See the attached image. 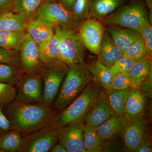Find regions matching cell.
I'll return each mask as SVG.
<instances>
[{"label":"cell","instance_id":"28","mask_svg":"<svg viewBox=\"0 0 152 152\" xmlns=\"http://www.w3.org/2000/svg\"><path fill=\"white\" fill-rule=\"evenodd\" d=\"M39 57L42 63L57 59L62 61L59 42L55 34L51 40L48 44L39 47Z\"/></svg>","mask_w":152,"mask_h":152},{"label":"cell","instance_id":"1","mask_svg":"<svg viewBox=\"0 0 152 152\" xmlns=\"http://www.w3.org/2000/svg\"><path fill=\"white\" fill-rule=\"evenodd\" d=\"M12 129L25 136L50 126L56 112L43 103L14 101L3 109Z\"/></svg>","mask_w":152,"mask_h":152},{"label":"cell","instance_id":"13","mask_svg":"<svg viewBox=\"0 0 152 152\" xmlns=\"http://www.w3.org/2000/svg\"><path fill=\"white\" fill-rule=\"evenodd\" d=\"M114 115L106 99L104 90H102L87 113L84 124L89 126L97 127Z\"/></svg>","mask_w":152,"mask_h":152},{"label":"cell","instance_id":"17","mask_svg":"<svg viewBox=\"0 0 152 152\" xmlns=\"http://www.w3.org/2000/svg\"><path fill=\"white\" fill-rule=\"evenodd\" d=\"M146 106L145 96L140 88L131 89L123 115L127 121L143 115Z\"/></svg>","mask_w":152,"mask_h":152},{"label":"cell","instance_id":"26","mask_svg":"<svg viewBox=\"0 0 152 152\" xmlns=\"http://www.w3.org/2000/svg\"><path fill=\"white\" fill-rule=\"evenodd\" d=\"M45 0H14L12 12L21 14L29 20L37 18L38 11Z\"/></svg>","mask_w":152,"mask_h":152},{"label":"cell","instance_id":"39","mask_svg":"<svg viewBox=\"0 0 152 152\" xmlns=\"http://www.w3.org/2000/svg\"><path fill=\"white\" fill-rule=\"evenodd\" d=\"M14 0H0V15L12 11Z\"/></svg>","mask_w":152,"mask_h":152},{"label":"cell","instance_id":"16","mask_svg":"<svg viewBox=\"0 0 152 152\" xmlns=\"http://www.w3.org/2000/svg\"><path fill=\"white\" fill-rule=\"evenodd\" d=\"M26 32L38 46H42L51 40L54 35L55 26L43 20L34 19L29 21Z\"/></svg>","mask_w":152,"mask_h":152},{"label":"cell","instance_id":"19","mask_svg":"<svg viewBox=\"0 0 152 152\" xmlns=\"http://www.w3.org/2000/svg\"><path fill=\"white\" fill-rule=\"evenodd\" d=\"M114 42L123 53L135 42L142 39L140 33L133 29L109 26L105 28Z\"/></svg>","mask_w":152,"mask_h":152},{"label":"cell","instance_id":"4","mask_svg":"<svg viewBox=\"0 0 152 152\" xmlns=\"http://www.w3.org/2000/svg\"><path fill=\"white\" fill-rule=\"evenodd\" d=\"M147 9L144 0H129L100 21L104 25L130 28L139 32L142 24L148 20Z\"/></svg>","mask_w":152,"mask_h":152},{"label":"cell","instance_id":"36","mask_svg":"<svg viewBox=\"0 0 152 152\" xmlns=\"http://www.w3.org/2000/svg\"><path fill=\"white\" fill-rule=\"evenodd\" d=\"M0 64L21 66L20 52L0 47Z\"/></svg>","mask_w":152,"mask_h":152},{"label":"cell","instance_id":"29","mask_svg":"<svg viewBox=\"0 0 152 152\" xmlns=\"http://www.w3.org/2000/svg\"><path fill=\"white\" fill-rule=\"evenodd\" d=\"M23 137L20 132L12 129L0 135V149L4 152H18Z\"/></svg>","mask_w":152,"mask_h":152},{"label":"cell","instance_id":"41","mask_svg":"<svg viewBox=\"0 0 152 152\" xmlns=\"http://www.w3.org/2000/svg\"><path fill=\"white\" fill-rule=\"evenodd\" d=\"M50 152H68L65 148L61 144H56L53 147Z\"/></svg>","mask_w":152,"mask_h":152},{"label":"cell","instance_id":"15","mask_svg":"<svg viewBox=\"0 0 152 152\" xmlns=\"http://www.w3.org/2000/svg\"><path fill=\"white\" fill-rule=\"evenodd\" d=\"M127 122L123 115H114L96 127L97 131L104 141L108 143L122 135Z\"/></svg>","mask_w":152,"mask_h":152},{"label":"cell","instance_id":"32","mask_svg":"<svg viewBox=\"0 0 152 152\" xmlns=\"http://www.w3.org/2000/svg\"><path fill=\"white\" fill-rule=\"evenodd\" d=\"M150 56L142 38L135 42L123 53V57L130 58L135 61Z\"/></svg>","mask_w":152,"mask_h":152},{"label":"cell","instance_id":"10","mask_svg":"<svg viewBox=\"0 0 152 152\" xmlns=\"http://www.w3.org/2000/svg\"><path fill=\"white\" fill-rule=\"evenodd\" d=\"M105 31V28L100 21L88 18L80 23L78 32L86 48L98 55Z\"/></svg>","mask_w":152,"mask_h":152},{"label":"cell","instance_id":"11","mask_svg":"<svg viewBox=\"0 0 152 152\" xmlns=\"http://www.w3.org/2000/svg\"><path fill=\"white\" fill-rule=\"evenodd\" d=\"M148 124L143 115L128 121L123 132L125 146L130 152H136L147 140Z\"/></svg>","mask_w":152,"mask_h":152},{"label":"cell","instance_id":"5","mask_svg":"<svg viewBox=\"0 0 152 152\" xmlns=\"http://www.w3.org/2000/svg\"><path fill=\"white\" fill-rule=\"evenodd\" d=\"M69 66L59 60L42 63L39 70L43 81V103L51 107L56 97Z\"/></svg>","mask_w":152,"mask_h":152},{"label":"cell","instance_id":"24","mask_svg":"<svg viewBox=\"0 0 152 152\" xmlns=\"http://www.w3.org/2000/svg\"><path fill=\"white\" fill-rule=\"evenodd\" d=\"M130 90H104L108 103L115 115H123Z\"/></svg>","mask_w":152,"mask_h":152},{"label":"cell","instance_id":"31","mask_svg":"<svg viewBox=\"0 0 152 152\" xmlns=\"http://www.w3.org/2000/svg\"><path fill=\"white\" fill-rule=\"evenodd\" d=\"M141 84L129 75L117 73L113 76L112 80V89L123 90L140 88Z\"/></svg>","mask_w":152,"mask_h":152},{"label":"cell","instance_id":"35","mask_svg":"<svg viewBox=\"0 0 152 152\" xmlns=\"http://www.w3.org/2000/svg\"><path fill=\"white\" fill-rule=\"evenodd\" d=\"M136 61L130 58L122 57L110 67L113 75L117 73L128 75Z\"/></svg>","mask_w":152,"mask_h":152},{"label":"cell","instance_id":"12","mask_svg":"<svg viewBox=\"0 0 152 152\" xmlns=\"http://www.w3.org/2000/svg\"><path fill=\"white\" fill-rule=\"evenodd\" d=\"M84 121L72 123L58 130V140L68 152H87L83 140Z\"/></svg>","mask_w":152,"mask_h":152},{"label":"cell","instance_id":"33","mask_svg":"<svg viewBox=\"0 0 152 152\" xmlns=\"http://www.w3.org/2000/svg\"><path fill=\"white\" fill-rule=\"evenodd\" d=\"M16 88L14 85L0 82V108H4L15 100Z\"/></svg>","mask_w":152,"mask_h":152},{"label":"cell","instance_id":"44","mask_svg":"<svg viewBox=\"0 0 152 152\" xmlns=\"http://www.w3.org/2000/svg\"><path fill=\"white\" fill-rule=\"evenodd\" d=\"M0 152H4V151H2V150H1V149H0Z\"/></svg>","mask_w":152,"mask_h":152},{"label":"cell","instance_id":"40","mask_svg":"<svg viewBox=\"0 0 152 152\" xmlns=\"http://www.w3.org/2000/svg\"><path fill=\"white\" fill-rule=\"evenodd\" d=\"M152 148L149 142L141 146L136 151V152H151Z\"/></svg>","mask_w":152,"mask_h":152},{"label":"cell","instance_id":"6","mask_svg":"<svg viewBox=\"0 0 152 152\" xmlns=\"http://www.w3.org/2000/svg\"><path fill=\"white\" fill-rule=\"evenodd\" d=\"M55 34L59 42L63 62L68 66L84 63L86 48L78 31L56 26Z\"/></svg>","mask_w":152,"mask_h":152},{"label":"cell","instance_id":"37","mask_svg":"<svg viewBox=\"0 0 152 152\" xmlns=\"http://www.w3.org/2000/svg\"><path fill=\"white\" fill-rule=\"evenodd\" d=\"M139 32L148 49L150 56L152 54V27L148 20L145 21L142 25Z\"/></svg>","mask_w":152,"mask_h":152},{"label":"cell","instance_id":"8","mask_svg":"<svg viewBox=\"0 0 152 152\" xmlns=\"http://www.w3.org/2000/svg\"><path fill=\"white\" fill-rule=\"evenodd\" d=\"M23 74L16 83L15 101L21 103H43L42 79L39 71Z\"/></svg>","mask_w":152,"mask_h":152},{"label":"cell","instance_id":"34","mask_svg":"<svg viewBox=\"0 0 152 152\" xmlns=\"http://www.w3.org/2000/svg\"><path fill=\"white\" fill-rule=\"evenodd\" d=\"M90 0H75L72 8L75 20L80 23L88 18L89 11Z\"/></svg>","mask_w":152,"mask_h":152},{"label":"cell","instance_id":"2","mask_svg":"<svg viewBox=\"0 0 152 152\" xmlns=\"http://www.w3.org/2000/svg\"><path fill=\"white\" fill-rule=\"evenodd\" d=\"M99 86L94 80L90 83L75 100L59 113H55L49 126L58 131L72 123L84 120L102 91Z\"/></svg>","mask_w":152,"mask_h":152},{"label":"cell","instance_id":"22","mask_svg":"<svg viewBox=\"0 0 152 152\" xmlns=\"http://www.w3.org/2000/svg\"><path fill=\"white\" fill-rule=\"evenodd\" d=\"M87 65L94 76V80L104 90L108 91L111 89L113 75L110 67L105 65L98 60L90 65Z\"/></svg>","mask_w":152,"mask_h":152},{"label":"cell","instance_id":"43","mask_svg":"<svg viewBox=\"0 0 152 152\" xmlns=\"http://www.w3.org/2000/svg\"><path fill=\"white\" fill-rule=\"evenodd\" d=\"M146 5L147 8L149 10L150 13L152 14V0H144Z\"/></svg>","mask_w":152,"mask_h":152},{"label":"cell","instance_id":"27","mask_svg":"<svg viewBox=\"0 0 152 152\" xmlns=\"http://www.w3.org/2000/svg\"><path fill=\"white\" fill-rule=\"evenodd\" d=\"M130 77L140 82L141 85L151 78V57L148 56L136 61L129 74Z\"/></svg>","mask_w":152,"mask_h":152},{"label":"cell","instance_id":"38","mask_svg":"<svg viewBox=\"0 0 152 152\" xmlns=\"http://www.w3.org/2000/svg\"><path fill=\"white\" fill-rule=\"evenodd\" d=\"M12 129V124L4 114L3 109L0 108V135Z\"/></svg>","mask_w":152,"mask_h":152},{"label":"cell","instance_id":"25","mask_svg":"<svg viewBox=\"0 0 152 152\" xmlns=\"http://www.w3.org/2000/svg\"><path fill=\"white\" fill-rule=\"evenodd\" d=\"M26 33L25 31L0 29V47L19 51L24 40Z\"/></svg>","mask_w":152,"mask_h":152},{"label":"cell","instance_id":"21","mask_svg":"<svg viewBox=\"0 0 152 152\" xmlns=\"http://www.w3.org/2000/svg\"><path fill=\"white\" fill-rule=\"evenodd\" d=\"M29 21L21 14L9 11L0 15V29L26 31Z\"/></svg>","mask_w":152,"mask_h":152},{"label":"cell","instance_id":"18","mask_svg":"<svg viewBox=\"0 0 152 152\" xmlns=\"http://www.w3.org/2000/svg\"><path fill=\"white\" fill-rule=\"evenodd\" d=\"M123 53L122 51L114 42L105 30L97 55V60L107 66L110 67L119 59L123 57Z\"/></svg>","mask_w":152,"mask_h":152},{"label":"cell","instance_id":"14","mask_svg":"<svg viewBox=\"0 0 152 152\" xmlns=\"http://www.w3.org/2000/svg\"><path fill=\"white\" fill-rule=\"evenodd\" d=\"M21 66L25 72L38 70L42 63L39 57V46L27 32L20 50Z\"/></svg>","mask_w":152,"mask_h":152},{"label":"cell","instance_id":"30","mask_svg":"<svg viewBox=\"0 0 152 152\" xmlns=\"http://www.w3.org/2000/svg\"><path fill=\"white\" fill-rule=\"evenodd\" d=\"M21 67L0 64V82L14 85L25 73Z\"/></svg>","mask_w":152,"mask_h":152},{"label":"cell","instance_id":"20","mask_svg":"<svg viewBox=\"0 0 152 152\" xmlns=\"http://www.w3.org/2000/svg\"><path fill=\"white\" fill-rule=\"evenodd\" d=\"M129 0H90L88 18L100 20L127 2Z\"/></svg>","mask_w":152,"mask_h":152},{"label":"cell","instance_id":"23","mask_svg":"<svg viewBox=\"0 0 152 152\" xmlns=\"http://www.w3.org/2000/svg\"><path fill=\"white\" fill-rule=\"evenodd\" d=\"M83 140L85 149L87 152L105 151L107 143L98 134L96 127L85 124L83 129Z\"/></svg>","mask_w":152,"mask_h":152},{"label":"cell","instance_id":"9","mask_svg":"<svg viewBox=\"0 0 152 152\" xmlns=\"http://www.w3.org/2000/svg\"><path fill=\"white\" fill-rule=\"evenodd\" d=\"M58 141V131L48 126L23 136L21 145L18 152L50 151Z\"/></svg>","mask_w":152,"mask_h":152},{"label":"cell","instance_id":"42","mask_svg":"<svg viewBox=\"0 0 152 152\" xmlns=\"http://www.w3.org/2000/svg\"><path fill=\"white\" fill-rule=\"evenodd\" d=\"M75 0H61L72 11V8Z\"/></svg>","mask_w":152,"mask_h":152},{"label":"cell","instance_id":"7","mask_svg":"<svg viewBox=\"0 0 152 152\" xmlns=\"http://www.w3.org/2000/svg\"><path fill=\"white\" fill-rule=\"evenodd\" d=\"M36 18L49 22L55 26L76 31H78L80 25L61 0H45L38 11Z\"/></svg>","mask_w":152,"mask_h":152},{"label":"cell","instance_id":"3","mask_svg":"<svg viewBox=\"0 0 152 152\" xmlns=\"http://www.w3.org/2000/svg\"><path fill=\"white\" fill-rule=\"evenodd\" d=\"M68 66L69 70L59 94L53 106V110L56 113L67 107L94 80V76L86 64H76Z\"/></svg>","mask_w":152,"mask_h":152}]
</instances>
